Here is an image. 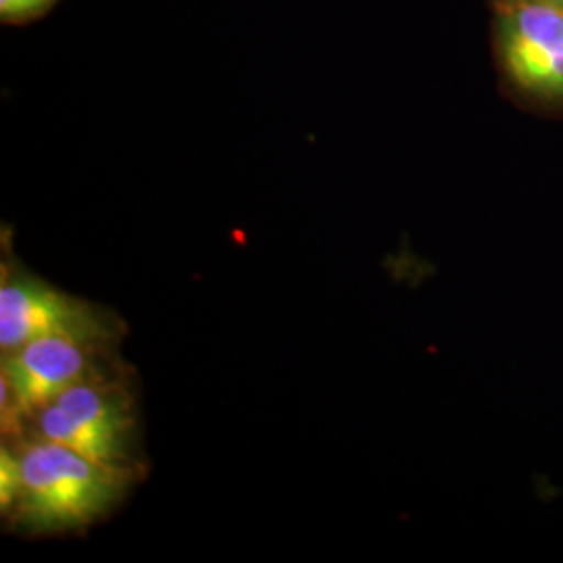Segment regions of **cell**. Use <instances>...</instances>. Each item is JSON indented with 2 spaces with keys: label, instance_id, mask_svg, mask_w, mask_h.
Returning <instances> with one entry per match:
<instances>
[{
  "label": "cell",
  "instance_id": "cell-5",
  "mask_svg": "<svg viewBox=\"0 0 563 563\" xmlns=\"http://www.w3.org/2000/svg\"><path fill=\"white\" fill-rule=\"evenodd\" d=\"M123 330L109 309L78 299L27 269L2 263L0 278V351L11 353L53 332Z\"/></svg>",
  "mask_w": 563,
  "mask_h": 563
},
{
  "label": "cell",
  "instance_id": "cell-1",
  "mask_svg": "<svg viewBox=\"0 0 563 563\" xmlns=\"http://www.w3.org/2000/svg\"><path fill=\"white\" fill-rule=\"evenodd\" d=\"M136 474L95 462L38 437L4 439L0 505L23 534H57L101 520L128 493Z\"/></svg>",
  "mask_w": 563,
  "mask_h": 563
},
{
  "label": "cell",
  "instance_id": "cell-7",
  "mask_svg": "<svg viewBox=\"0 0 563 563\" xmlns=\"http://www.w3.org/2000/svg\"><path fill=\"white\" fill-rule=\"evenodd\" d=\"M495 2H511V0H495ZM530 2H541V4H549V7H555L563 11V0H530Z\"/></svg>",
  "mask_w": 563,
  "mask_h": 563
},
{
  "label": "cell",
  "instance_id": "cell-2",
  "mask_svg": "<svg viewBox=\"0 0 563 563\" xmlns=\"http://www.w3.org/2000/svg\"><path fill=\"white\" fill-rule=\"evenodd\" d=\"M21 434L65 444L95 462L132 474L141 472L136 397L123 363L44 402L23 420Z\"/></svg>",
  "mask_w": 563,
  "mask_h": 563
},
{
  "label": "cell",
  "instance_id": "cell-4",
  "mask_svg": "<svg viewBox=\"0 0 563 563\" xmlns=\"http://www.w3.org/2000/svg\"><path fill=\"white\" fill-rule=\"evenodd\" d=\"M495 46L511 90L547 111H563V11L530 2H495Z\"/></svg>",
  "mask_w": 563,
  "mask_h": 563
},
{
  "label": "cell",
  "instance_id": "cell-6",
  "mask_svg": "<svg viewBox=\"0 0 563 563\" xmlns=\"http://www.w3.org/2000/svg\"><path fill=\"white\" fill-rule=\"evenodd\" d=\"M53 0H0L2 20H30L42 13Z\"/></svg>",
  "mask_w": 563,
  "mask_h": 563
},
{
  "label": "cell",
  "instance_id": "cell-3",
  "mask_svg": "<svg viewBox=\"0 0 563 563\" xmlns=\"http://www.w3.org/2000/svg\"><path fill=\"white\" fill-rule=\"evenodd\" d=\"M123 330L53 332L2 355V434L18 437L23 420L65 388L118 365Z\"/></svg>",
  "mask_w": 563,
  "mask_h": 563
}]
</instances>
